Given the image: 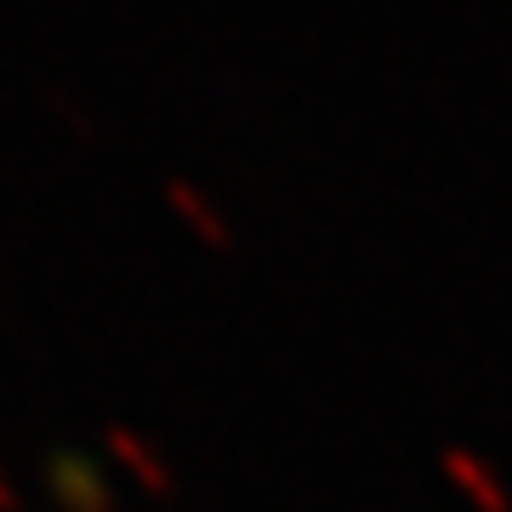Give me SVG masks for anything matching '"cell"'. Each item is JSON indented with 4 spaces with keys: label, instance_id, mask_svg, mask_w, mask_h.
Listing matches in <instances>:
<instances>
[{
    "label": "cell",
    "instance_id": "cell-1",
    "mask_svg": "<svg viewBox=\"0 0 512 512\" xmlns=\"http://www.w3.org/2000/svg\"><path fill=\"white\" fill-rule=\"evenodd\" d=\"M46 484H52V501L63 512H120L109 478L97 473V461L74 444H52L46 450Z\"/></svg>",
    "mask_w": 512,
    "mask_h": 512
},
{
    "label": "cell",
    "instance_id": "cell-2",
    "mask_svg": "<svg viewBox=\"0 0 512 512\" xmlns=\"http://www.w3.org/2000/svg\"><path fill=\"white\" fill-rule=\"evenodd\" d=\"M439 467H444V478H450V484H456V490L467 495L478 512H512L507 478L495 473V467L478 456V450H467V444H444V450H439Z\"/></svg>",
    "mask_w": 512,
    "mask_h": 512
},
{
    "label": "cell",
    "instance_id": "cell-3",
    "mask_svg": "<svg viewBox=\"0 0 512 512\" xmlns=\"http://www.w3.org/2000/svg\"><path fill=\"white\" fill-rule=\"evenodd\" d=\"M103 444H109L114 456L126 461V467H131L137 478H143V484H148L154 495H171V490H177V473L165 467V456H154V450H148V444L137 439V433H131V427L109 421V427H103Z\"/></svg>",
    "mask_w": 512,
    "mask_h": 512
},
{
    "label": "cell",
    "instance_id": "cell-4",
    "mask_svg": "<svg viewBox=\"0 0 512 512\" xmlns=\"http://www.w3.org/2000/svg\"><path fill=\"white\" fill-rule=\"evenodd\" d=\"M165 200H171L177 211H183L188 228H194V234H200L205 245H211V251H228V245H234L228 222H222V211H217L211 200H205V194H200L194 183H183V177H165Z\"/></svg>",
    "mask_w": 512,
    "mask_h": 512
},
{
    "label": "cell",
    "instance_id": "cell-5",
    "mask_svg": "<svg viewBox=\"0 0 512 512\" xmlns=\"http://www.w3.org/2000/svg\"><path fill=\"white\" fill-rule=\"evenodd\" d=\"M0 512H18V490H12L6 478H0Z\"/></svg>",
    "mask_w": 512,
    "mask_h": 512
}]
</instances>
